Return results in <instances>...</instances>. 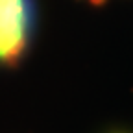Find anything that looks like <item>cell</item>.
I'll return each mask as SVG.
<instances>
[{"mask_svg": "<svg viewBox=\"0 0 133 133\" xmlns=\"http://www.w3.org/2000/svg\"><path fill=\"white\" fill-rule=\"evenodd\" d=\"M30 33L28 0H0V63L15 65L24 54Z\"/></svg>", "mask_w": 133, "mask_h": 133, "instance_id": "cell-1", "label": "cell"}, {"mask_svg": "<svg viewBox=\"0 0 133 133\" xmlns=\"http://www.w3.org/2000/svg\"><path fill=\"white\" fill-rule=\"evenodd\" d=\"M107 133H133V131H128V129H111Z\"/></svg>", "mask_w": 133, "mask_h": 133, "instance_id": "cell-2", "label": "cell"}, {"mask_svg": "<svg viewBox=\"0 0 133 133\" xmlns=\"http://www.w3.org/2000/svg\"><path fill=\"white\" fill-rule=\"evenodd\" d=\"M91 2H92V4H104L105 0H91Z\"/></svg>", "mask_w": 133, "mask_h": 133, "instance_id": "cell-3", "label": "cell"}]
</instances>
